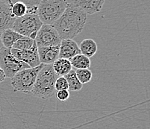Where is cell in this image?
<instances>
[{"mask_svg": "<svg viewBox=\"0 0 150 129\" xmlns=\"http://www.w3.org/2000/svg\"><path fill=\"white\" fill-rule=\"evenodd\" d=\"M71 65L74 68L79 70V69H89L91 66V60L85 55L81 53L76 55L73 58L69 60Z\"/></svg>", "mask_w": 150, "mask_h": 129, "instance_id": "16", "label": "cell"}, {"mask_svg": "<svg viewBox=\"0 0 150 129\" xmlns=\"http://www.w3.org/2000/svg\"><path fill=\"white\" fill-rule=\"evenodd\" d=\"M1 1L10 5H12L15 2H21L26 5L27 8H31L33 7H38V4L40 3L41 0H1Z\"/></svg>", "mask_w": 150, "mask_h": 129, "instance_id": "21", "label": "cell"}, {"mask_svg": "<svg viewBox=\"0 0 150 129\" xmlns=\"http://www.w3.org/2000/svg\"><path fill=\"white\" fill-rule=\"evenodd\" d=\"M11 13L16 18L23 17L27 13V6L21 2H17L11 5Z\"/></svg>", "mask_w": 150, "mask_h": 129, "instance_id": "19", "label": "cell"}, {"mask_svg": "<svg viewBox=\"0 0 150 129\" xmlns=\"http://www.w3.org/2000/svg\"><path fill=\"white\" fill-rule=\"evenodd\" d=\"M42 22L38 14L26 13L23 17L16 18L11 29L24 37L35 40L38 31L41 28Z\"/></svg>", "mask_w": 150, "mask_h": 129, "instance_id": "5", "label": "cell"}, {"mask_svg": "<svg viewBox=\"0 0 150 129\" xmlns=\"http://www.w3.org/2000/svg\"><path fill=\"white\" fill-rule=\"evenodd\" d=\"M52 64H44L38 73L31 94L42 99H49L54 93V83L58 78Z\"/></svg>", "mask_w": 150, "mask_h": 129, "instance_id": "2", "label": "cell"}, {"mask_svg": "<svg viewBox=\"0 0 150 129\" xmlns=\"http://www.w3.org/2000/svg\"><path fill=\"white\" fill-rule=\"evenodd\" d=\"M38 46L36 43H34L33 46L29 49L20 50L16 49H11V54L20 61L26 63L30 68L36 67L41 64L39 60L38 51Z\"/></svg>", "mask_w": 150, "mask_h": 129, "instance_id": "8", "label": "cell"}, {"mask_svg": "<svg viewBox=\"0 0 150 129\" xmlns=\"http://www.w3.org/2000/svg\"><path fill=\"white\" fill-rule=\"evenodd\" d=\"M52 65L54 73H56L58 77L65 76L73 70V66L71 65L70 61L64 58H58Z\"/></svg>", "mask_w": 150, "mask_h": 129, "instance_id": "14", "label": "cell"}, {"mask_svg": "<svg viewBox=\"0 0 150 129\" xmlns=\"http://www.w3.org/2000/svg\"><path fill=\"white\" fill-rule=\"evenodd\" d=\"M79 53H81L79 47L73 39H65L61 41L58 58H64L69 61L71 58Z\"/></svg>", "mask_w": 150, "mask_h": 129, "instance_id": "11", "label": "cell"}, {"mask_svg": "<svg viewBox=\"0 0 150 129\" xmlns=\"http://www.w3.org/2000/svg\"><path fill=\"white\" fill-rule=\"evenodd\" d=\"M5 78H6V76H5V73H4L3 70L0 68V84H1L2 81H5Z\"/></svg>", "mask_w": 150, "mask_h": 129, "instance_id": "24", "label": "cell"}, {"mask_svg": "<svg viewBox=\"0 0 150 129\" xmlns=\"http://www.w3.org/2000/svg\"><path fill=\"white\" fill-rule=\"evenodd\" d=\"M58 99L61 102H65L69 98V91L68 90H63L58 91L56 94Z\"/></svg>", "mask_w": 150, "mask_h": 129, "instance_id": "23", "label": "cell"}, {"mask_svg": "<svg viewBox=\"0 0 150 129\" xmlns=\"http://www.w3.org/2000/svg\"><path fill=\"white\" fill-rule=\"evenodd\" d=\"M43 63L33 68L22 70L11 78V85L14 92H23L30 94L35 85L38 73L43 66Z\"/></svg>", "mask_w": 150, "mask_h": 129, "instance_id": "4", "label": "cell"}, {"mask_svg": "<svg viewBox=\"0 0 150 129\" xmlns=\"http://www.w3.org/2000/svg\"><path fill=\"white\" fill-rule=\"evenodd\" d=\"M35 40L32 39L27 37L23 36L22 38L20 40H17L14 44L13 45L11 49H20V50H26L29 49L32 47Z\"/></svg>", "mask_w": 150, "mask_h": 129, "instance_id": "18", "label": "cell"}, {"mask_svg": "<svg viewBox=\"0 0 150 129\" xmlns=\"http://www.w3.org/2000/svg\"><path fill=\"white\" fill-rule=\"evenodd\" d=\"M11 8V5L0 0V35L5 30L11 28L16 20Z\"/></svg>", "mask_w": 150, "mask_h": 129, "instance_id": "9", "label": "cell"}, {"mask_svg": "<svg viewBox=\"0 0 150 129\" xmlns=\"http://www.w3.org/2000/svg\"><path fill=\"white\" fill-rule=\"evenodd\" d=\"M64 77L67 81L68 90L72 91V92H76V91H79L80 90H81L83 85L78 79L76 75V71L72 70Z\"/></svg>", "mask_w": 150, "mask_h": 129, "instance_id": "17", "label": "cell"}, {"mask_svg": "<svg viewBox=\"0 0 150 129\" xmlns=\"http://www.w3.org/2000/svg\"><path fill=\"white\" fill-rule=\"evenodd\" d=\"M105 0H74L73 5L82 9L87 14H95L101 11Z\"/></svg>", "mask_w": 150, "mask_h": 129, "instance_id": "12", "label": "cell"}, {"mask_svg": "<svg viewBox=\"0 0 150 129\" xmlns=\"http://www.w3.org/2000/svg\"><path fill=\"white\" fill-rule=\"evenodd\" d=\"M60 45L38 47V56L40 63L52 64L59 57Z\"/></svg>", "mask_w": 150, "mask_h": 129, "instance_id": "10", "label": "cell"}, {"mask_svg": "<svg viewBox=\"0 0 150 129\" xmlns=\"http://www.w3.org/2000/svg\"><path fill=\"white\" fill-rule=\"evenodd\" d=\"M79 49L81 54L90 58L97 51V45L93 39H85L80 43Z\"/></svg>", "mask_w": 150, "mask_h": 129, "instance_id": "15", "label": "cell"}, {"mask_svg": "<svg viewBox=\"0 0 150 129\" xmlns=\"http://www.w3.org/2000/svg\"><path fill=\"white\" fill-rule=\"evenodd\" d=\"M54 89L56 90H68V84L67 79L64 76H59L54 83Z\"/></svg>", "mask_w": 150, "mask_h": 129, "instance_id": "22", "label": "cell"}, {"mask_svg": "<svg viewBox=\"0 0 150 129\" xmlns=\"http://www.w3.org/2000/svg\"><path fill=\"white\" fill-rule=\"evenodd\" d=\"M76 75L80 82L84 85L90 82L92 79L93 73L89 69H79L76 71Z\"/></svg>", "mask_w": 150, "mask_h": 129, "instance_id": "20", "label": "cell"}, {"mask_svg": "<svg viewBox=\"0 0 150 129\" xmlns=\"http://www.w3.org/2000/svg\"><path fill=\"white\" fill-rule=\"evenodd\" d=\"M87 13L73 3L68 4L66 10L57 21L52 24L61 40L73 39L81 33L87 22Z\"/></svg>", "mask_w": 150, "mask_h": 129, "instance_id": "1", "label": "cell"}, {"mask_svg": "<svg viewBox=\"0 0 150 129\" xmlns=\"http://www.w3.org/2000/svg\"><path fill=\"white\" fill-rule=\"evenodd\" d=\"M0 68L3 70L7 78H11L20 70L30 67L15 58L10 49L2 47L0 48Z\"/></svg>", "mask_w": 150, "mask_h": 129, "instance_id": "6", "label": "cell"}, {"mask_svg": "<svg viewBox=\"0 0 150 129\" xmlns=\"http://www.w3.org/2000/svg\"><path fill=\"white\" fill-rule=\"evenodd\" d=\"M67 0H41L38 5V16L43 24L52 25L68 5Z\"/></svg>", "mask_w": 150, "mask_h": 129, "instance_id": "3", "label": "cell"}, {"mask_svg": "<svg viewBox=\"0 0 150 129\" xmlns=\"http://www.w3.org/2000/svg\"><path fill=\"white\" fill-rule=\"evenodd\" d=\"M35 40L38 47L57 46L60 45L61 41L55 28L52 25L48 24L42 25Z\"/></svg>", "mask_w": 150, "mask_h": 129, "instance_id": "7", "label": "cell"}, {"mask_svg": "<svg viewBox=\"0 0 150 129\" xmlns=\"http://www.w3.org/2000/svg\"><path fill=\"white\" fill-rule=\"evenodd\" d=\"M23 35L13 31V29L5 30L1 35H0V40L2 41L3 47L8 49H11L13 45L20 38L23 37Z\"/></svg>", "mask_w": 150, "mask_h": 129, "instance_id": "13", "label": "cell"}]
</instances>
